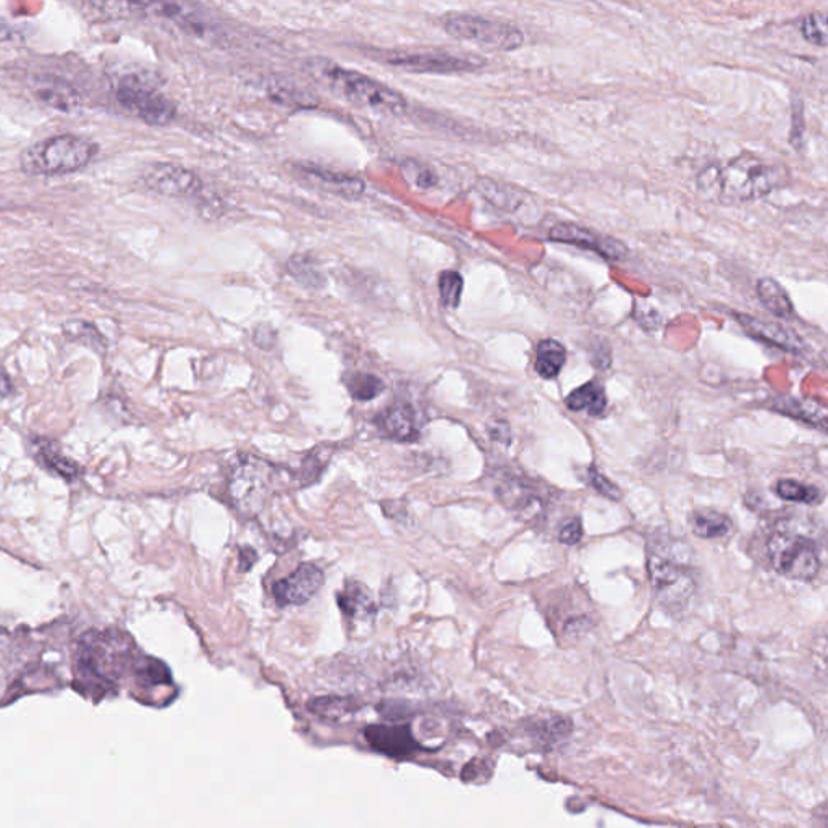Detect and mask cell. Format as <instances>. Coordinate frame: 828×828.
Segmentation results:
<instances>
[{"mask_svg": "<svg viewBox=\"0 0 828 828\" xmlns=\"http://www.w3.org/2000/svg\"><path fill=\"white\" fill-rule=\"evenodd\" d=\"M385 64L413 73H463L483 67L484 60L476 56L421 50V53H390L383 57Z\"/></svg>", "mask_w": 828, "mask_h": 828, "instance_id": "9c48e42d", "label": "cell"}, {"mask_svg": "<svg viewBox=\"0 0 828 828\" xmlns=\"http://www.w3.org/2000/svg\"><path fill=\"white\" fill-rule=\"evenodd\" d=\"M324 585L322 570L315 564H302L287 578L275 582L274 598L279 605H302L311 601Z\"/></svg>", "mask_w": 828, "mask_h": 828, "instance_id": "7c38bea8", "label": "cell"}, {"mask_svg": "<svg viewBox=\"0 0 828 828\" xmlns=\"http://www.w3.org/2000/svg\"><path fill=\"white\" fill-rule=\"evenodd\" d=\"M115 99L127 114L152 127H166L175 118V105L139 78L122 80L115 90Z\"/></svg>", "mask_w": 828, "mask_h": 828, "instance_id": "52a82bcc", "label": "cell"}, {"mask_svg": "<svg viewBox=\"0 0 828 828\" xmlns=\"http://www.w3.org/2000/svg\"><path fill=\"white\" fill-rule=\"evenodd\" d=\"M769 558L780 575L797 581H810L820 571L816 544L799 534L786 531L773 534L769 541Z\"/></svg>", "mask_w": 828, "mask_h": 828, "instance_id": "8992f818", "label": "cell"}, {"mask_svg": "<svg viewBox=\"0 0 828 828\" xmlns=\"http://www.w3.org/2000/svg\"><path fill=\"white\" fill-rule=\"evenodd\" d=\"M41 460H43L44 463H47V466H49L53 472H56L57 475L63 476V478H75V476H78V472H80V468H78L75 463L68 462V460L64 458L63 455H59L53 446H43V449H41Z\"/></svg>", "mask_w": 828, "mask_h": 828, "instance_id": "f546056e", "label": "cell"}, {"mask_svg": "<svg viewBox=\"0 0 828 828\" xmlns=\"http://www.w3.org/2000/svg\"><path fill=\"white\" fill-rule=\"evenodd\" d=\"M731 530V521L715 510H701L694 514L693 533L702 540L725 537Z\"/></svg>", "mask_w": 828, "mask_h": 828, "instance_id": "603a6c76", "label": "cell"}, {"mask_svg": "<svg viewBox=\"0 0 828 828\" xmlns=\"http://www.w3.org/2000/svg\"><path fill=\"white\" fill-rule=\"evenodd\" d=\"M12 381H10V377L7 376L5 371L0 370V395H2V397H7V395L12 394Z\"/></svg>", "mask_w": 828, "mask_h": 828, "instance_id": "d6a6232c", "label": "cell"}, {"mask_svg": "<svg viewBox=\"0 0 828 828\" xmlns=\"http://www.w3.org/2000/svg\"><path fill=\"white\" fill-rule=\"evenodd\" d=\"M589 483H591V486L594 487L599 494L606 497V499H622V490H620L612 480H609L604 475H601V472H598L596 468L589 469Z\"/></svg>", "mask_w": 828, "mask_h": 828, "instance_id": "4dcf8cb0", "label": "cell"}, {"mask_svg": "<svg viewBox=\"0 0 828 828\" xmlns=\"http://www.w3.org/2000/svg\"><path fill=\"white\" fill-rule=\"evenodd\" d=\"M272 472L268 463L259 458H243L231 469L228 479V494L237 503L238 510L254 513L261 509L265 497L271 492Z\"/></svg>", "mask_w": 828, "mask_h": 828, "instance_id": "ba28073f", "label": "cell"}, {"mask_svg": "<svg viewBox=\"0 0 828 828\" xmlns=\"http://www.w3.org/2000/svg\"><path fill=\"white\" fill-rule=\"evenodd\" d=\"M581 537L582 524L581 521H579V518H571V520L562 528L560 534H558V540L567 545L578 544V542L581 541Z\"/></svg>", "mask_w": 828, "mask_h": 828, "instance_id": "1f68e13d", "label": "cell"}, {"mask_svg": "<svg viewBox=\"0 0 828 828\" xmlns=\"http://www.w3.org/2000/svg\"><path fill=\"white\" fill-rule=\"evenodd\" d=\"M758 295L767 311L776 318H790L793 315V303L789 293L773 279H761L758 282Z\"/></svg>", "mask_w": 828, "mask_h": 828, "instance_id": "d6986e66", "label": "cell"}, {"mask_svg": "<svg viewBox=\"0 0 828 828\" xmlns=\"http://www.w3.org/2000/svg\"><path fill=\"white\" fill-rule=\"evenodd\" d=\"M33 90L34 94H36L41 101L47 102V104L59 109V111L68 112L80 104V98H78L77 91H75L70 84L59 80V78H37Z\"/></svg>", "mask_w": 828, "mask_h": 828, "instance_id": "2e32d148", "label": "cell"}, {"mask_svg": "<svg viewBox=\"0 0 828 828\" xmlns=\"http://www.w3.org/2000/svg\"><path fill=\"white\" fill-rule=\"evenodd\" d=\"M797 29H799V32L801 34H803L804 39L809 41V43L816 44V46L820 47L827 46V13H809V15H806L804 16V19L799 20V25H797Z\"/></svg>", "mask_w": 828, "mask_h": 828, "instance_id": "4316f807", "label": "cell"}, {"mask_svg": "<svg viewBox=\"0 0 828 828\" xmlns=\"http://www.w3.org/2000/svg\"><path fill=\"white\" fill-rule=\"evenodd\" d=\"M340 609L351 619L363 620L374 613V602L370 592L360 582H351L340 592Z\"/></svg>", "mask_w": 828, "mask_h": 828, "instance_id": "ffe728a7", "label": "cell"}, {"mask_svg": "<svg viewBox=\"0 0 828 828\" xmlns=\"http://www.w3.org/2000/svg\"><path fill=\"white\" fill-rule=\"evenodd\" d=\"M379 428L384 435L397 442H415L421 434L418 413L405 401H397L384 411L379 418Z\"/></svg>", "mask_w": 828, "mask_h": 828, "instance_id": "5bb4252c", "label": "cell"}, {"mask_svg": "<svg viewBox=\"0 0 828 828\" xmlns=\"http://www.w3.org/2000/svg\"><path fill=\"white\" fill-rule=\"evenodd\" d=\"M476 189H478L480 196L489 201L497 209L509 211V213L517 211L521 201H523V196L517 190L496 182V180H479Z\"/></svg>", "mask_w": 828, "mask_h": 828, "instance_id": "7402d4cb", "label": "cell"}, {"mask_svg": "<svg viewBox=\"0 0 828 828\" xmlns=\"http://www.w3.org/2000/svg\"><path fill=\"white\" fill-rule=\"evenodd\" d=\"M548 238L558 241V243L575 245V247L594 251V253L601 254L602 258L610 259V261H619L628 253L625 245L616 238L609 237L601 231L579 227L576 224L562 223L555 225L548 231Z\"/></svg>", "mask_w": 828, "mask_h": 828, "instance_id": "30bf717a", "label": "cell"}, {"mask_svg": "<svg viewBox=\"0 0 828 828\" xmlns=\"http://www.w3.org/2000/svg\"><path fill=\"white\" fill-rule=\"evenodd\" d=\"M439 293L445 308L456 309L462 303L463 277L455 271H444L439 277Z\"/></svg>", "mask_w": 828, "mask_h": 828, "instance_id": "f1b7e54d", "label": "cell"}, {"mask_svg": "<svg viewBox=\"0 0 828 828\" xmlns=\"http://www.w3.org/2000/svg\"><path fill=\"white\" fill-rule=\"evenodd\" d=\"M12 39V29L9 23L0 16V43Z\"/></svg>", "mask_w": 828, "mask_h": 828, "instance_id": "836d02e7", "label": "cell"}, {"mask_svg": "<svg viewBox=\"0 0 828 828\" xmlns=\"http://www.w3.org/2000/svg\"><path fill=\"white\" fill-rule=\"evenodd\" d=\"M143 183L152 192L170 197H189L200 193L196 173L177 163H156L143 175Z\"/></svg>", "mask_w": 828, "mask_h": 828, "instance_id": "8fae6325", "label": "cell"}, {"mask_svg": "<svg viewBox=\"0 0 828 828\" xmlns=\"http://www.w3.org/2000/svg\"><path fill=\"white\" fill-rule=\"evenodd\" d=\"M405 180L419 190H429L438 185V175L431 167L418 159H405L400 166Z\"/></svg>", "mask_w": 828, "mask_h": 828, "instance_id": "d4e9b609", "label": "cell"}, {"mask_svg": "<svg viewBox=\"0 0 828 828\" xmlns=\"http://www.w3.org/2000/svg\"><path fill=\"white\" fill-rule=\"evenodd\" d=\"M308 68L319 81L354 104L394 115L407 112L408 102L404 94L360 71L347 70L324 59L309 60Z\"/></svg>", "mask_w": 828, "mask_h": 828, "instance_id": "3957f363", "label": "cell"}, {"mask_svg": "<svg viewBox=\"0 0 828 828\" xmlns=\"http://www.w3.org/2000/svg\"><path fill=\"white\" fill-rule=\"evenodd\" d=\"M736 319L739 320L742 327L748 330L751 336L758 337V339L765 340V342L772 343V345L780 347V349L786 351H793V353H799L804 349V342L801 337L797 336L795 330L790 327L782 326V324L769 322V320H762L752 318V316L738 315Z\"/></svg>", "mask_w": 828, "mask_h": 828, "instance_id": "9a60e30c", "label": "cell"}, {"mask_svg": "<svg viewBox=\"0 0 828 828\" xmlns=\"http://www.w3.org/2000/svg\"><path fill=\"white\" fill-rule=\"evenodd\" d=\"M775 490L783 500H790V502L814 503L819 500V490L816 487L806 486L797 480H779Z\"/></svg>", "mask_w": 828, "mask_h": 828, "instance_id": "83f0119b", "label": "cell"}, {"mask_svg": "<svg viewBox=\"0 0 828 828\" xmlns=\"http://www.w3.org/2000/svg\"><path fill=\"white\" fill-rule=\"evenodd\" d=\"M567 361V350L557 340H542L537 345L536 371L544 379H554Z\"/></svg>", "mask_w": 828, "mask_h": 828, "instance_id": "44dd1931", "label": "cell"}, {"mask_svg": "<svg viewBox=\"0 0 828 828\" xmlns=\"http://www.w3.org/2000/svg\"><path fill=\"white\" fill-rule=\"evenodd\" d=\"M347 387L356 400H374L384 390V383L373 374L356 373L347 379Z\"/></svg>", "mask_w": 828, "mask_h": 828, "instance_id": "484cf974", "label": "cell"}, {"mask_svg": "<svg viewBox=\"0 0 828 828\" xmlns=\"http://www.w3.org/2000/svg\"><path fill=\"white\" fill-rule=\"evenodd\" d=\"M303 179L309 183H315L319 189L336 194V196L345 197V200H358L366 192V185L358 177L349 173L336 172V170L324 169V167L302 166L298 167Z\"/></svg>", "mask_w": 828, "mask_h": 828, "instance_id": "4fadbf2b", "label": "cell"}, {"mask_svg": "<svg viewBox=\"0 0 828 828\" xmlns=\"http://www.w3.org/2000/svg\"><path fill=\"white\" fill-rule=\"evenodd\" d=\"M288 271L296 281L302 282L306 287H324L326 279L319 271L318 264L306 256H293L288 262Z\"/></svg>", "mask_w": 828, "mask_h": 828, "instance_id": "cb8c5ba5", "label": "cell"}, {"mask_svg": "<svg viewBox=\"0 0 828 828\" xmlns=\"http://www.w3.org/2000/svg\"><path fill=\"white\" fill-rule=\"evenodd\" d=\"M775 410L792 416L801 421L809 422L817 428H827V407L813 398H776Z\"/></svg>", "mask_w": 828, "mask_h": 828, "instance_id": "e0dca14e", "label": "cell"}, {"mask_svg": "<svg viewBox=\"0 0 828 828\" xmlns=\"http://www.w3.org/2000/svg\"><path fill=\"white\" fill-rule=\"evenodd\" d=\"M647 574L660 604L670 609L688 604L696 591L690 545L673 537L649 541Z\"/></svg>", "mask_w": 828, "mask_h": 828, "instance_id": "7a4b0ae2", "label": "cell"}, {"mask_svg": "<svg viewBox=\"0 0 828 828\" xmlns=\"http://www.w3.org/2000/svg\"><path fill=\"white\" fill-rule=\"evenodd\" d=\"M98 146L77 135H59L37 143L23 156V167L41 175H63L83 169L97 156Z\"/></svg>", "mask_w": 828, "mask_h": 828, "instance_id": "277c9868", "label": "cell"}, {"mask_svg": "<svg viewBox=\"0 0 828 828\" xmlns=\"http://www.w3.org/2000/svg\"><path fill=\"white\" fill-rule=\"evenodd\" d=\"M786 180L785 167L755 155H742L724 166L705 169L697 179V189L705 200L739 204L761 200L785 185Z\"/></svg>", "mask_w": 828, "mask_h": 828, "instance_id": "6da1fadb", "label": "cell"}, {"mask_svg": "<svg viewBox=\"0 0 828 828\" xmlns=\"http://www.w3.org/2000/svg\"><path fill=\"white\" fill-rule=\"evenodd\" d=\"M442 25L450 36L476 44L484 49L510 53L524 43L523 33L517 26L472 13H450L442 19Z\"/></svg>", "mask_w": 828, "mask_h": 828, "instance_id": "5b68a950", "label": "cell"}, {"mask_svg": "<svg viewBox=\"0 0 828 828\" xmlns=\"http://www.w3.org/2000/svg\"><path fill=\"white\" fill-rule=\"evenodd\" d=\"M567 407L571 411H588L591 416L601 415L606 407L604 387L598 381L581 385L568 395Z\"/></svg>", "mask_w": 828, "mask_h": 828, "instance_id": "ac0fdd59", "label": "cell"}]
</instances>
